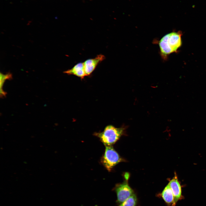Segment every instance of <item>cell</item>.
Segmentation results:
<instances>
[{"label":"cell","instance_id":"1","mask_svg":"<svg viewBox=\"0 0 206 206\" xmlns=\"http://www.w3.org/2000/svg\"><path fill=\"white\" fill-rule=\"evenodd\" d=\"M181 35L172 32L164 36L159 42L161 55L163 57L176 52L181 45Z\"/></svg>","mask_w":206,"mask_h":206},{"label":"cell","instance_id":"2","mask_svg":"<svg viewBox=\"0 0 206 206\" xmlns=\"http://www.w3.org/2000/svg\"><path fill=\"white\" fill-rule=\"evenodd\" d=\"M124 131V128H117L110 125L106 126L102 132L95 133L94 135L98 137L105 146H111L118 140Z\"/></svg>","mask_w":206,"mask_h":206},{"label":"cell","instance_id":"3","mask_svg":"<svg viewBox=\"0 0 206 206\" xmlns=\"http://www.w3.org/2000/svg\"><path fill=\"white\" fill-rule=\"evenodd\" d=\"M105 146V151L101 158V162L106 169L110 171L115 165L122 160L112 147Z\"/></svg>","mask_w":206,"mask_h":206},{"label":"cell","instance_id":"4","mask_svg":"<svg viewBox=\"0 0 206 206\" xmlns=\"http://www.w3.org/2000/svg\"><path fill=\"white\" fill-rule=\"evenodd\" d=\"M117 201L121 203L134 193L133 190L126 183L117 185L115 187Z\"/></svg>","mask_w":206,"mask_h":206},{"label":"cell","instance_id":"5","mask_svg":"<svg viewBox=\"0 0 206 206\" xmlns=\"http://www.w3.org/2000/svg\"><path fill=\"white\" fill-rule=\"evenodd\" d=\"M105 58L104 55L100 54L95 58L87 59L83 62L86 76H90L98 64Z\"/></svg>","mask_w":206,"mask_h":206},{"label":"cell","instance_id":"6","mask_svg":"<svg viewBox=\"0 0 206 206\" xmlns=\"http://www.w3.org/2000/svg\"><path fill=\"white\" fill-rule=\"evenodd\" d=\"M169 185L173 193L175 201L176 203L181 195V189L177 177L175 176L169 182Z\"/></svg>","mask_w":206,"mask_h":206},{"label":"cell","instance_id":"7","mask_svg":"<svg viewBox=\"0 0 206 206\" xmlns=\"http://www.w3.org/2000/svg\"><path fill=\"white\" fill-rule=\"evenodd\" d=\"M68 75H73L83 79L86 76L83 63L80 62L75 65L72 68L64 72Z\"/></svg>","mask_w":206,"mask_h":206},{"label":"cell","instance_id":"8","mask_svg":"<svg viewBox=\"0 0 206 206\" xmlns=\"http://www.w3.org/2000/svg\"><path fill=\"white\" fill-rule=\"evenodd\" d=\"M161 196L166 203L169 205L175 206L176 203L172 191L168 184L162 192Z\"/></svg>","mask_w":206,"mask_h":206},{"label":"cell","instance_id":"9","mask_svg":"<svg viewBox=\"0 0 206 206\" xmlns=\"http://www.w3.org/2000/svg\"><path fill=\"white\" fill-rule=\"evenodd\" d=\"M0 95L1 98H3L6 96L7 93L3 90V87L5 81L7 80H11L12 78V74L8 73L5 74L0 73Z\"/></svg>","mask_w":206,"mask_h":206},{"label":"cell","instance_id":"10","mask_svg":"<svg viewBox=\"0 0 206 206\" xmlns=\"http://www.w3.org/2000/svg\"><path fill=\"white\" fill-rule=\"evenodd\" d=\"M137 201L136 197L134 194L122 203L119 206H136Z\"/></svg>","mask_w":206,"mask_h":206}]
</instances>
